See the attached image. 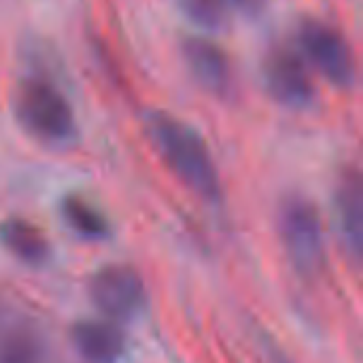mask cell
<instances>
[{
  "label": "cell",
  "instance_id": "obj_1",
  "mask_svg": "<svg viewBox=\"0 0 363 363\" xmlns=\"http://www.w3.org/2000/svg\"><path fill=\"white\" fill-rule=\"evenodd\" d=\"M145 130L160 157L177 179L206 202L221 198V181L204 138L183 119L151 111L145 117Z\"/></svg>",
  "mask_w": 363,
  "mask_h": 363
},
{
  "label": "cell",
  "instance_id": "obj_2",
  "mask_svg": "<svg viewBox=\"0 0 363 363\" xmlns=\"http://www.w3.org/2000/svg\"><path fill=\"white\" fill-rule=\"evenodd\" d=\"M13 111L19 125L40 143L68 145L77 136V119L68 98L43 77H28L17 85Z\"/></svg>",
  "mask_w": 363,
  "mask_h": 363
},
{
  "label": "cell",
  "instance_id": "obj_3",
  "mask_svg": "<svg viewBox=\"0 0 363 363\" xmlns=\"http://www.w3.org/2000/svg\"><path fill=\"white\" fill-rule=\"evenodd\" d=\"M298 51L323 79L336 87H351L357 77L355 55L349 40L330 23L308 17L302 19L296 32Z\"/></svg>",
  "mask_w": 363,
  "mask_h": 363
},
{
  "label": "cell",
  "instance_id": "obj_4",
  "mask_svg": "<svg viewBox=\"0 0 363 363\" xmlns=\"http://www.w3.org/2000/svg\"><path fill=\"white\" fill-rule=\"evenodd\" d=\"M281 240L291 266L304 274H317L325 259V236L319 211L300 196L289 198L281 208Z\"/></svg>",
  "mask_w": 363,
  "mask_h": 363
},
{
  "label": "cell",
  "instance_id": "obj_5",
  "mask_svg": "<svg viewBox=\"0 0 363 363\" xmlns=\"http://www.w3.org/2000/svg\"><path fill=\"white\" fill-rule=\"evenodd\" d=\"M89 298L104 319L117 325L136 319L147 304L140 274L123 264H108L94 272L89 281Z\"/></svg>",
  "mask_w": 363,
  "mask_h": 363
},
{
  "label": "cell",
  "instance_id": "obj_6",
  "mask_svg": "<svg viewBox=\"0 0 363 363\" xmlns=\"http://www.w3.org/2000/svg\"><path fill=\"white\" fill-rule=\"evenodd\" d=\"M264 83L268 94L287 108H308L317 98L308 64L291 47H274L266 55Z\"/></svg>",
  "mask_w": 363,
  "mask_h": 363
},
{
  "label": "cell",
  "instance_id": "obj_7",
  "mask_svg": "<svg viewBox=\"0 0 363 363\" xmlns=\"http://www.w3.org/2000/svg\"><path fill=\"white\" fill-rule=\"evenodd\" d=\"M336 232L349 255L359 266L363 255V187L359 172H349L336 189Z\"/></svg>",
  "mask_w": 363,
  "mask_h": 363
},
{
  "label": "cell",
  "instance_id": "obj_8",
  "mask_svg": "<svg viewBox=\"0 0 363 363\" xmlns=\"http://www.w3.org/2000/svg\"><path fill=\"white\" fill-rule=\"evenodd\" d=\"M77 353L87 363H119L125 355V336L108 319H85L70 332Z\"/></svg>",
  "mask_w": 363,
  "mask_h": 363
},
{
  "label": "cell",
  "instance_id": "obj_9",
  "mask_svg": "<svg viewBox=\"0 0 363 363\" xmlns=\"http://www.w3.org/2000/svg\"><path fill=\"white\" fill-rule=\"evenodd\" d=\"M183 57L194 79L213 94H223L230 87L232 70L228 55L219 45L204 36H189L183 43Z\"/></svg>",
  "mask_w": 363,
  "mask_h": 363
},
{
  "label": "cell",
  "instance_id": "obj_10",
  "mask_svg": "<svg viewBox=\"0 0 363 363\" xmlns=\"http://www.w3.org/2000/svg\"><path fill=\"white\" fill-rule=\"evenodd\" d=\"M0 245L21 264L40 266L49 257V242L43 232L26 219H6L0 223Z\"/></svg>",
  "mask_w": 363,
  "mask_h": 363
},
{
  "label": "cell",
  "instance_id": "obj_11",
  "mask_svg": "<svg viewBox=\"0 0 363 363\" xmlns=\"http://www.w3.org/2000/svg\"><path fill=\"white\" fill-rule=\"evenodd\" d=\"M62 217L66 225L85 240H102L108 236V219L81 196H68L62 202Z\"/></svg>",
  "mask_w": 363,
  "mask_h": 363
},
{
  "label": "cell",
  "instance_id": "obj_12",
  "mask_svg": "<svg viewBox=\"0 0 363 363\" xmlns=\"http://www.w3.org/2000/svg\"><path fill=\"white\" fill-rule=\"evenodd\" d=\"M45 347L40 334L28 325H15L0 336V363H40Z\"/></svg>",
  "mask_w": 363,
  "mask_h": 363
},
{
  "label": "cell",
  "instance_id": "obj_13",
  "mask_svg": "<svg viewBox=\"0 0 363 363\" xmlns=\"http://www.w3.org/2000/svg\"><path fill=\"white\" fill-rule=\"evenodd\" d=\"M181 11L200 28L217 30L223 26L225 15L230 13L225 0H177Z\"/></svg>",
  "mask_w": 363,
  "mask_h": 363
},
{
  "label": "cell",
  "instance_id": "obj_14",
  "mask_svg": "<svg viewBox=\"0 0 363 363\" xmlns=\"http://www.w3.org/2000/svg\"><path fill=\"white\" fill-rule=\"evenodd\" d=\"M266 0H225L230 11L242 13V15H257L262 11Z\"/></svg>",
  "mask_w": 363,
  "mask_h": 363
}]
</instances>
